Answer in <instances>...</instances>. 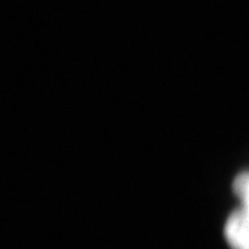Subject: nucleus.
Masks as SVG:
<instances>
[{
    "instance_id": "f257e3e1",
    "label": "nucleus",
    "mask_w": 249,
    "mask_h": 249,
    "mask_svg": "<svg viewBox=\"0 0 249 249\" xmlns=\"http://www.w3.org/2000/svg\"><path fill=\"white\" fill-rule=\"evenodd\" d=\"M224 234L232 249H249V211L242 207L233 211L226 220Z\"/></svg>"
},
{
    "instance_id": "f03ea898",
    "label": "nucleus",
    "mask_w": 249,
    "mask_h": 249,
    "mask_svg": "<svg viewBox=\"0 0 249 249\" xmlns=\"http://www.w3.org/2000/svg\"><path fill=\"white\" fill-rule=\"evenodd\" d=\"M234 193L242 202V208L249 211V172L240 173L233 182Z\"/></svg>"
}]
</instances>
